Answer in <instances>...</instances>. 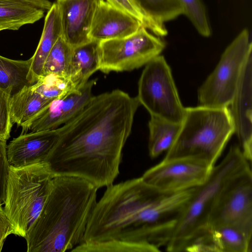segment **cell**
Instances as JSON below:
<instances>
[{
    "label": "cell",
    "mask_w": 252,
    "mask_h": 252,
    "mask_svg": "<svg viewBox=\"0 0 252 252\" xmlns=\"http://www.w3.org/2000/svg\"><path fill=\"white\" fill-rule=\"evenodd\" d=\"M140 105L137 96L120 90L93 95L58 128V140L46 161L54 176L80 178L98 189L113 184Z\"/></svg>",
    "instance_id": "cell-1"
},
{
    "label": "cell",
    "mask_w": 252,
    "mask_h": 252,
    "mask_svg": "<svg viewBox=\"0 0 252 252\" xmlns=\"http://www.w3.org/2000/svg\"><path fill=\"white\" fill-rule=\"evenodd\" d=\"M191 194L190 189L162 193L141 177L113 184L97 201L84 242L119 240L165 246Z\"/></svg>",
    "instance_id": "cell-2"
},
{
    "label": "cell",
    "mask_w": 252,
    "mask_h": 252,
    "mask_svg": "<svg viewBox=\"0 0 252 252\" xmlns=\"http://www.w3.org/2000/svg\"><path fill=\"white\" fill-rule=\"evenodd\" d=\"M98 189L83 179L55 176L39 216L25 239L27 252H64L84 242Z\"/></svg>",
    "instance_id": "cell-3"
},
{
    "label": "cell",
    "mask_w": 252,
    "mask_h": 252,
    "mask_svg": "<svg viewBox=\"0 0 252 252\" xmlns=\"http://www.w3.org/2000/svg\"><path fill=\"white\" fill-rule=\"evenodd\" d=\"M251 164L240 146H231L220 162L213 167L206 181L196 187L180 212L165 245L167 251H185L192 240L207 227L213 205L222 187L235 175L251 166Z\"/></svg>",
    "instance_id": "cell-4"
},
{
    "label": "cell",
    "mask_w": 252,
    "mask_h": 252,
    "mask_svg": "<svg viewBox=\"0 0 252 252\" xmlns=\"http://www.w3.org/2000/svg\"><path fill=\"white\" fill-rule=\"evenodd\" d=\"M234 133L229 107H185L180 130L164 158L198 157L214 166Z\"/></svg>",
    "instance_id": "cell-5"
},
{
    "label": "cell",
    "mask_w": 252,
    "mask_h": 252,
    "mask_svg": "<svg viewBox=\"0 0 252 252\" xmlns=\"http://www.w3.org/2000/svg\"><path fill=\"white\" fill-rule=\"evenodd\" d=\"M54 176L46 162L10 165L3 208L15 235L26 236L46 202Z\"/></svg>",
    "instance_id": "cell-6"
},
{
    "label": "cell",
    "mask_w": 252,
    "mask_h": 252,
    "mask_svg": "<svg viewBox=\"0 0 252 252\" xmlns=\"http://www.w3.org/2000/svg\"><path fill=\"white\" fill-rule=\"evenodd\" d=\"M247 29L226 48L213 70L198 90L199 106L228 107L236 91L245 63L252 52Z\"/></svg>",
    "instance_id": "cell-7"
},
{
    "label": "cell",
    "mask_w": 252,
    "mask_h": 252,
    "mask_svg": "<svg viewBox=\"0 0 252 252\" xmlns=\"http://www.w3.org/2000/svg\"><path fill=\"white\" fill-rule=\"evenodd\" d=\"M137 97L151 116L172 123L182 122L185 107L163 56L155 57L145 65L138 81Z\"/></svg>",
    "instance_id": "cell-8"
},
{
    "label": "cell",
    "mask_w": 252,
    "mask_h": 252,
    "mask_svg": "<svg viewBox=\"0 0 252 252\" xmlns=\"http://www.w3.org/2000/svg\"><path fill=\"white\" fill-rule=\"evenodd\" d=\"M161 37L142 27L127 36L99 42V70L108 73L130 71L146 65L165 48Z\"/></svg>",
    "instance_id": "cell-9"
},
{
    "label": "cell",
    "mask_w": 252,
    "mask_h": 252,
    "mask_svg": "<svg viewBox=\"0 0 252 252\" xmlns=\"http://www.w3.org/2000/svg\"><path fill=\"white\" fill-rule=\"evenodd\" d=\"M221 226L236 228L252 239V172L251 166L231 178L221 189L214 201L207 227Z\"/></svg>",
    "instance_id": "cell-10"
},
{
    "label": "cell",
    "mask_w": 252,
    "mask_h": 252,
    "mask_svg": "<svg viewBox=\"0 0 252 252\" xmlns=\"http://www.w3.org/2000/svg\"><path fill=\"white\" fill-rule=\"evenodd\" d=\"M214 166L198 157L163 158L141 177L160 192L172 193L201 185L208 179Z\"/></svg>",
    "instance_id": "cell-11"
},
{
    "label": "cell",
    "mask_w": 252,
    "mask_h": 252,
    "mask_svg": "<svg viewBox=\"0 0 252 252\" xmlns=\"http://www.w3.org/2000/svg\"><path fill=\"white\" fill-rule=\"evenodd\" d=\"M95 80L88 81L79 90H73L65 95L52 100L22 128V133L28 131H40L56 129L74 118L92 97Z\"/></svg>",
    "instance_id": "cell-12"
},
{
    "label": "cell",
    "mask_w": 252,
    "mask_h": 252,
    "mask_svg": "<svg viewBox=\"0 0 252 252\" xmlns=\"http://www.w3.org/2000/svg\"><path fill=\"white\" fill-rule=\"evenodd\" d=\"M252 55L244 65L239 83L229 106L240 148L245 158L252 159Z\"/></svg>",
    "instance_id": "cell-13"
},
{
    "label": "cell",
    "mask_w": 252,
    "mask_h": 252,
    "mask_svg": "<svg viewBox=\"0 0 252 252\" xmlns=\"http://www.w3.org/2000/svg\"><path fill=\"white\" fill-rule=\"evenodd\" d=\"M100 0L57 1L62 25V36L72 48L91 40L90 31L95 10Z\"/></svg>",
    "instance_id": "cell-14"
},
{
    "label": "cell",
    "mask_w": 252,
    "mask_h": 252,
    "mask_svg": "<svg viewBox=\"0 0 252 252\" xmlns=\"http://www.w3.org/2000/svg\"><path fill=\"white\" fill-rule=\"evenodd\" d=\"M59 137L58 128L22 133L7 145L10 165L26 166L46 162Z\"/></svg>",
    "instance_id": "cell-15"
},
{
    "label": "cell",
    "mask_w": 252,
    "mask_h": 252,
    "mask_svg": "<svg viewBox=\"0 0 252 252\" xmlns=\"http://www.w3.org/2000/svg\"><path fill=\"white\" fill-rule=\"evenodd\" d=\"M142 27L143 24L134 17L101 0L94 16L89 37L100 42L127 36Z\"/></svg>",
    "instance_id": "cell-16"
},
{
    "label": "cell",
    "mask_w": 252,
    "mask_h": 252,
    "mask_svg": "<svg viewBox=\"0 0 252 252\" xmlns=\"http://www.w3.org/2000/svg\"><path fill=\"white\" fill-rule=\"evenodd\" d=\"M252 240L233 227H207L187 247L191 252H252Z\"/></svg>",
    "instance_id": "cell-17"
},
{
    "label": "cell",
    "mask_w": 252,
    "mask_h": 252,
    "mask_svg": "<svg viewBox=\"0 0 252 252\" xmlns=\"http://www.w3.org/2000/svg\"><path fill=\"white\" fill-rule=\"evenodd\" d=\"M62 34L60 16L57 3L55 2L48 10L38 45L31 58L29 79L31 85L34 84L42 76L45 60Z\"/></svg>",
    "instance_id": "cell-18"
},
{
    "label": "cell",
    "mask_w": 252,
    "mask_h": 252,
    "mask_svg": "<svg viewBox=\"0 0 252 252\" xmlns=\"http://www.w3.org/2000/svg\"><path fill=\"white\" fill-rule=\"evenodd\" d=\"M99 42L92 40L73 48L69 78L74 90L82 88L99 69Z\"/></svg>",
    "instance_id": "cell-19"
},
{
    "label": "cell",
    "mask_w": 252,
    "mask_h": 252,
    "mask_svg": "<svg viewBox=\"0 0 252 252\" xmlns=\"http://www.w3.org/2000/svg\"><path fill=\"white\" fill-rule=\"evenodd\" d=\"M145 15L148 30L163 37L168 32L165 23L183 15V8L178 0H131Z\"/></svg>",
    "instance_id": "cell-20"
},
{
    "label": "cell",
    "mask_w": 252,
    "mask_h": 252,
    "mask_svg": "<svg viewBox=\"0 0 252 252\" xmlns=\"http://www.w3.org/2000/svg\"><path fill=\"white\" fill-rule=\"evenodd\" d=\"M52 100L40 94L32 85L24 87L11 96L10 107L12 123L23 128Z\"/></svg>",
    "instance_id": "cell-21"
},
{
    "label": "cell",
    "mask_w": 252,
    "mask_h": 252,
    "mask_svg": "<svg viewBox=\"0 0 252 252\" xmlns=\"http://www.w3.org/2000/svg\"><path fill=\"white\" fill-rule=\"evenodd\" d=\"M44 10L22 0H0V32L17 30L44 16Z\"/></svg>",
    "instance_id": "cell-22"
},
{
    "label": "cell",
    "mask_w": 252,
    "mask_h": 252,
    "mask_svg": "<svg viewBox=\"0 0 252 252\" xmlns=\"http://www.w3.org/2000/svg\"><path fill=\"white\" fill-rule=\"evenodd\" d=\"M181 124L151 116L148 123V151L152 158H157L171 147L180 130Z\"/></svg>",
    "instance_id": "cell-23"
},
{
    "label": "cell",
    "mask_w": 252,
    "mask_h": 252,
    "mask_svg": "<svg viewBox=\"0 0 252 252\" xmlns=\"http://www.w3.org/2000/svg\"><path fill=\"white\" fill-rule=\"evenodd\" d=\"M31 63V58L15 60L0 55V87L13 94L32 85L29 79Z\"/></svg>",
    "instance_id": "cell-24"
},
{
    "label": "cell",
    "mask_w": 252,
    "mask_h": 252,
    "mask_svg": "<svg viewBox=\"0 0 252 252\" xmlns=\"http://www.w3.org/2000/svg\"><path fill=\"white\" fill-rule=\"evenodd\" d=\"M160 250L148 243L109 240L83 242L75 247L72 252H157Z\"/></svg>",
    "instance_id": "cell-25"
},
{
    "label": "cell",
    "mask_w": 252,
    "mask_h": 252,
    "mask_svg": "<svg viewBox=\"0 0 252 252\" xmlns=\"http://www.w3.org/2000/svg\"><path fill=\"white\" fill-rule=\"evenodd\" d=\"M72 49L60 36L45 60L42 76L54 74L69 78Z\"/></svg>",
    "instance_id": "cell-26"
},
{
    "label": "cell",
    "mask_w": 252,
    "mask_h": 252,
    "mask_svg": "<svg viewBox=\"0 0 252 252\" xmlns=\"http://www.w3.org/2000/svg\"><path fill=\"white\" fill-rule=\"evenodd\" d=\"M185 15L196 31L204 37H209L212 30L205 6L202 0H178Z\"/></svg>",
    "instance_id": "cell-27"
},
{
    "label": "cell",
    "mask_w": 252,
    "mask_h": 252,
    "mask_svg": "<svg viewBox=\"0 0 252 252\" xmlns=\"http://www.w3.org/2000/svg\"><path fill=\"white\" fill-rule=\"evenodd\" d=\"M32 86L40 94L51 100L62 97L74 90L69 78L54 74L41 77Z\"/></svg>",
    "instance_id": "cell-28"
},
{
    "label": "cell",
    "mask_w": 252,
    "mask_h": 252,
    "mask_svg": "<svg viewBox=\"0 0 252 252\" xmlns=\"http://www.w3.org/2000/svg\"><path fill=\"white\" fill-rule=\"evenodd\" d=\"M11 94L0 87V138L7 140L13 123L10 116V101Z\"/></svg>",
    "instance_id": "cell-29"
},
{
    "label": "cell",
    "mask_w": 252,
    "mask_h": 252,
    "mask_svg": "<svg viewBox=\"0 0 252 252\" xmlns=\"http://www.w3.org/2000/svg\"><path fill=\"white\" fill-rule=\"evenodd\" d=\"M6 141L0 138V206L5 203L10 166L7 155Z\"/></svg>",
    "instance_id": "cell-30"
},
{
    "label": "cell",
    "mask_w": 252,
    "mask_h": 252,
    "mask_svg": "<svg viewBox=\"0 0 252 252\" xmlns=\"http://www.w3.org/2000/svg\"><path fill=\"white\" fill-rule=\"evenodd\" d=\"M113 6L134 17L148 30L149 25L146 18L131 0H105Z\"/></svg>",
    "instance_id": "cell-31"
},
{
    "label": "cell",
    "mask_w": 252,
    "mask_h": 252,
    "mask_svg": "<svg viewBox=\"0 0 252 252\" xmlns=\"http://www.w3.org/2000/svg\"><path fill=\"white\" fill-rule=\"evenodd\" d=\"M15 232L12 223L8 218L4 208L0 206V252L1 251L6 238Z\"/></svg>",
    "instance_id": "cell-32"
},
{
    "label": "cell",
    "mask_w": 252,
    "mask_h": 252,
    "mask_svg": "<svg viewBox=\"0 0 252 252\" xmlns=\"http://www.w3.org/2000/svg\"><path fill=\"white\" fill-rule=\"evenodd\" d=\"M31 3V4L44 10H48L51 5V2L48 0H22Z\"/></svg>",
    "instance_id": "cell-33"
},
{
    "label": "cell",
    "mask_w": 252,
    "mask_h": 252,
    "mask_svg": "<svg viewBox=\"0 0 252 252\" xmlns=\"http://www.w3.org/2000/svg\"><path fill=\"white\" fill-rule=\"evenodd\" d=\"M59 0H57V1H59Z\"/></svg>",
    "instance_id": "cell-34"
}]
</instances>
